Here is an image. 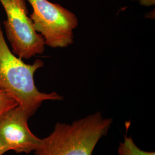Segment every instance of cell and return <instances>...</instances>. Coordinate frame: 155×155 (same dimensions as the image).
Masks as SVG:
<instances>
[{
	"instance_id": "obj_1",
	"label": "cell",
	"mask_w": 155,
	"mask_h": 155,
	"mask_svg": "<svg viewBox=\"0 0 155 155\" xmlns=\"http://www.w3.org/2000/svg\"><path fill=\"white\" fill-rule=\"evenodd\" d=\"M44 66L40 59L28 64L15 55L6 42L0 21V90L7 92L26 112L33 116L45 101H61L63 97L56 92L45 93L36 87L34 75Z\"/></svg>"
},
{
	"instance_id": "obj_2",
	"label": "cell",
	"mask_w": 155,
	"mask_h": 155,
	"mask_svg": "<svg viewBox=\"0 0 155 155\" xmlns=\"http://www.w3.org/2000/svg\"><path fill=\"white\" fill-rule=\"evenodd\" d=\"M112 124L111 118L105 117L100 112L71 124L58 122L50 135L41 139L35 155H93Z\"/></svg>"
},
{
	"instance_id": "obj_3",
	"label": "cell",
	"mask_w": 155,
	"mask_h": 155,
	"mask_svg": "<svg viewBox=\"0 0 155 155\" xmlns=\"http://www.w3.org/2000/svg\"><path fill=\"white\" fill-rule=\"evenodd\" d=\"M33 12L29 16L35 30L53 48H64L74 42V30L78 25L71 11L48 0H28Z\"/></svg>"
},
{
	"instance_id": "obj_4",
	"label": "cell",
	"mask_w": 155,
	"mask_h": 155,
	"mask_svg": "<svg viewBox=\"0 0 155 155\" xmlns=\"http://www.w3.org/2000/svg\"><path fill=\"white\" fill-rule=\"evenodd\" d=\"M7 15L3 22L12 52L20 59H29L45 51V40L34 29L25 0H0Z\"/></svg>"
},
{
	"instance_id": "obj_5",
	"label": "cell",
	"mask_w": 155,
	"mask_h": 155,
	"mask_svg": "<svg viewBox=\"0 0 155 155\" xmlns=\"http://www.w3.org/2000/svg\"><path fill=\"white\" fill-rule=\"evenodd\" d=\"M29 118L18 105L0 116V141L8 151L29 153L39 147L41 139L30 130Z\"/></svg>"
},
{
	"instance_id": "obj_6",
	"label": "cell",
	"mask_w": 155,
	"mask_h": 155,
	"mask_svg": "<svg viewBox=\"0 0 155 155\" xmlns=\"http://www.w3.org/2000/svg\"><path fill=\"white\" fill-rule=\"evenodd\" d=\"M118 155H155V152H148L141 150L134 143L131 136H124V141L120 143L118 148Z\"/></svg>"
},
{
	"instance_id": "obj_7",
	"label": "cell",
	"mask_w": 155,
	"mask_h": 155,
	"mask_svg": "<svg viewBox=\"0 0 155 155\" xmlns=\"http://www.w3.org/2000/svg\"><path fill=\"white\" fill-rule=\"evenodd\" d=\"M17 105L16 101L11 95L0 90V116Z\"/></svg>"
},
{
	"instance_id": "obj_8",
	"label": "cell",
	"mask_w": 155,
	"mask_h": 155,
	"mask_svg": "<svg viewBox=\"0 0 155 155\" xmlns=\"http://www.w3.org/2000/svg\"><path fill=\"white\" fill-rule=\"evenodd\" d=\"M137 1L141 5L145 6H152L155 5V0H132Z\"/></svg>"
},
{
	"instance_id": "obj_9",
	"label": "cell",
	"mask_w": 155,
	"mask_h": 155,
	"mask_svg": "<svg viewBox=\"0 0 155 155\" xmlns=\"http://www.w3.org/2000/svg\"><path fill=\"white\" fill-rule=\"evenodd\" d=\"M8 150L2 144L0 141V155H4Z\"/></svg>"
}]
</instances>
